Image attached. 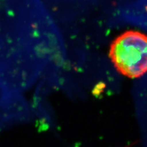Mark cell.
<instances>
[{
    "label": "cell",
    "mask_w": 147,
    "mask_h": 147,
    "mask_svg": "<svg viewBox=\"0 0 147 147\" xmlns=\"http://www.w3.org/2000/svg\"><path fill=\"white\" fill-rule=\"evenodd\" d=\"M109 56L122 74L142 76L147 72V35L137 31L125 32L113 41Z\"/></svg>",
    "instance_id": "obj_1"
}]
</instances>
